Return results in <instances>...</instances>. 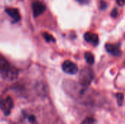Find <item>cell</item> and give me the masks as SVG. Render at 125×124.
Returning a JSON list of instances; mask_svg holds the SVG:
<instances>
[{
    "label": "cell",
    "mask_w": 125,
    "mask_h": 124,
    "mask_svg": "<svg viewBox=\"0 0 125 124\" xmlns=\"http://www.w3.org/2000/svg\"><path fill=\"white\" fill-rule=\"evenodd\" d=\"M0 71L1 77L7 80H12L15 79L18 75L17 70L11 67L8 61L3 57H1L0 60Z\"/></svg>",
    "instance_id": "1"
},
{
    "label": "cell",
    "mask_w": 125,
    "mask_h": 124,
    "mask_svg": "<svg viewBox=\"0 0 125 124\" xmlns=\"http://www.w3.org/2000/svg\"><path fill=\"white\" fill-rule=\"evenodd\" d=\"M93 78H94V74L91 69L85 68L80 73V76H79L80 83L83 86H89L91 83Z\"/></svg>",
    "instance_id": "2"
},
{
    "label": "cell",
    "mask_w": 125,
    "mask_h": 124,
    "mask_svg": "<svg viewBox=\"0 0 125 124\" xmlns=\"http://www.w3.org/2000/svg\"><path fill=\"white\" fill-rule=\"evenodd\" d=\"M31 7H32L33 15L34 18H37V17L41 15L46 10L45 4L42 2L37 1V0L32 2Z\"/></svg>",
    "instance_id": "3"
},
{
    "label": "cell",
    "mask_w": 125,
    "mask_h": 124,
    "mask_svg": "<svg viewBox=\"0 0 125 124\" xmlns=\"http://www.w3.org/2000/svg\"><path fill=\"white\" fill-rule=\"evenodd\" d=\"M13 106H14L13 100L10 96L7 97L6 99H3L1 101V110L4 112V115L7 116L10 114L11 110L13 108Z\"/></svg>",
    "instance_id": "4"
},
{
    "label": "cell",
    "mask_w": 125,
    "mask_h": 124,
    "mask_svg": "<svg viewBox=\"0 0 125 124\" xmlns=\"http://www.w3.org/2000/svg\"><path fill=\"white\" fill-rule=\"evenodd\" d=\"M62 70L67 74L75 75L78 72V68L75 63L70 61H65L62 64Z\"/></svg>",
    "instance_id": "5"
},
{
    "label": "cell",
    "mask_w": 125,
    "mask_h": 124,
    "mask_svg": "<svg viewBox=\"0 0 125 124\" xmlns=\"http://www.w3.org/2000/svg\"><path fill=\"white\" fill-rule=\"evenodd\" d=\"M5 12L13 20V23L18 22L21 20V15L19 10L13 7H6Z\"/></svg>",
    "instance_id": "6"
},
{
    "label": "cell",
    "mask_w": 125,
    "mask_h": 124,
    "mask_svg": "<svg viewBox=\"0 0 125 124\" xmlns=\"http://www.w3.org/2000/svg\"><path fill=\"white\" fill-rule=\"evenodd\" d=\"M105 49H106L107 52L112 54L113 56H120L122 55V51H121V49H120L119 46L116 45V44L108 43V44L105 45Z\"/></svg>",
    "instance_id": "7"
},
{
    "label": "cell",
    "mask_w": 125,
    "mask_h": 124,
    "mask_svg": "<svg viewBox=\"0 0 125 124\" xmlns=\"http://www.w3.org/2000/svg\"><path fill=\"white\" fill-rule=\"evenodd\" d=\"M84 39L87 42L92 43L94 46H97L99 43V38L97 34H92L90 32H86L84 34Z\"/></svg>",
    "instance_id": "8"
},
{
    "label": "cell",
    "mask_w": 125,
    "mask_h": 124,
    "mask_svg": "<svg viewBox=\"0 0 125 124\" xmlns=\"http://www.w3.org/2000/svg\"><path fill=\"white\" fill-rule=\"evenodd\" d=\"M85 59L86 61V62L92 65L94 63V57L93 56V54L90 52H86L85 53Z\"/></svg>",
    "instance_id": "9"
},
{
    "label": "cell",
    "mask_w": 125,
    "mask_h": 124,
    "mask_svg": "<svg viewBox=\"0 0 125 124\" xmlns=\"http://www.w3.org/2000/svg\"><path fill=\"white\" fill-rule=\"evenodd\" d=\"M42 36H43L44 39H45V41L48 42H51V41L55 42V39L53 38V37L52 35H51V34H50L49 33H48V32H44V33L42 34Z\"/></svg>",
    "instance_id": "10"
},
{
    "label": "cell",
    "mask_w": 125,
    "mask_h": 124,
    "mask_svg": "<svg viewBox=\"0 0 125 124\" xmlns=\"http://www.w3.org/2000/svg\"><path fill=\"white\" fill-rule=\"evenodd\" d=\"M116 99H117V103L119 106H122L124 102V95L121 93H119L116 94Z\"/></svg>",
    "instance_id": "11"
},
{
    "label": "cell",
    "mask_w": 125,
    "mask_h": 124,
    "mask_svg": "<svg viewBox=\"0 0 125 124\" xmlns=\"http://www.w3.org/2000/svg\"><path fill=\"white\" fill-rule=\"evenodd\" d=\"M107 7H108V4L105 1L101 0L100 1V8L101 10H105L107 8Z\"/></svg>",
    "instance_id": "12"
},
{
    "label": "cell",
    "mask_w": 125,
    "mask_h": 124,
    "mask_svg": "<svg viewBox=\"0 0 125 124\" xmlns=\"http://www.w3.org/2000/svg\"><path fill=\"white\" fill-rule=\"evenodd\" d=\"M94 120L92 118H86L81 124H94Z\"/></svg>",
    "instance_id": "13"
},
{
    "label": "cell",
    "mask_w": 125,
    "mask_h": 124,
    "mask_svg": "<svg viewBox=\"0 0 125 124\" xmlns=\"http://www.w3.org/2000/svg\"><path fill=\"white\" fill-rule=\"evenodd\" d=\"M111 16L114 18H115L118 16V10L116 8H114L112 10V12H111Z\"/></svg>",
    "instance_id": "14"
},
{
    "label": "cell",
    "mask_w": 125,
    "mask_h": 124,
    "mask_svg": "<svg viewBox=\"0 0 125 124\" xmlns=\"http://www.w3.org/2000/svg\"><path fill=\"white\" fill-rule=\"evenodd\" d=\"M28 120L29 121L30 123H32V124H33V123L35 122V120H36V119H35V117H34V115H29V116L28 117Z\"/></svg>",
    "instance_id": "15"
},
{
    "label": "cell",
    "mask_w": 125,
    "mask_h": 124,
    "mask_svg": "<svg viewBox=\"0 0 125 124\" xmlns=\"http://www.w3.org/2000/svg\"><path fill=\"white\" fill-rule=\"evenodd\" d=\"M116 2L119 6H123L125 4V0H116Z\"/></svg>",
    "instance_id": "16"
}]
</instances>
